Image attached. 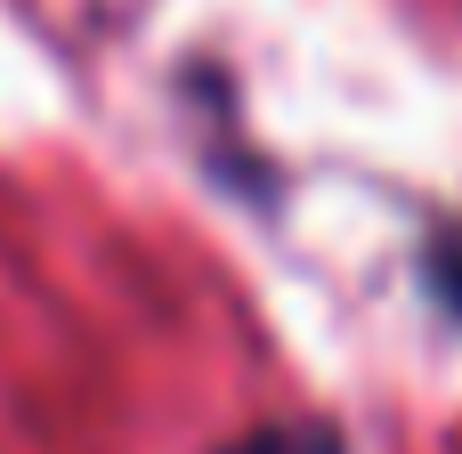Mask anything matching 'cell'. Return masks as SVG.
<instances>
[{
    "label": "cell",
    "mask_w": 462,
    "mask_h": 454,
    "mask_svg": "<svg viewBox=\"0 0 462 454\" xmlns=\"http://www.w3.org/2000/svg\"><path fill=\"white\" fill-rule=\"evenodd\" d=\"M455 284H462V260H455Z\"/></svg>",
    "instance_id": "cell-2"
},
{
    "label": "cell",
    "mask_w": 462,
    "mask_h": 454,
    "mask_svg": "<svg viewBox=\"0 0 462 454\" xmlns=\"http://www.w3.org/2000/svg\"><path fill=\"white\" fill-rule=\"evenodd\" d=\"M244 454H333V447H317V439H300V431H284V439H260V447H244Z\"/></svg>",
    "instance_id": "cell-1"
}]
</instances>
